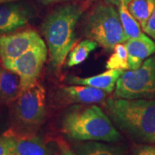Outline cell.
Instances as JSON below:
<instances>
[{"mask_svg":"<svg viewBox=\"0 0 155 155\" xmlns=\"http://www.w3.org/2000/svg\"><path fill=\"white\" fill-rule=\"evenodd\" d=\"M105 108L120 130L141 144L155 143V100L109 98Z\"/></svg>","mask_w":155,"mask_h":155,"instance_id":"6da1fadb","label":"cell"},{"mask_svg":"<svg viewBox=\"0 0 155 155\" xmlns=\"http://www.w3.org/2000/svg\"><path fill=\"white\" fill-rule=\"evenodd\" d=\"M83 15V10L76 4H67L55 8L45 18L41 25L50 63L57 71L61 70L77 36L76 26Z\"/></svg>","mask_w":155,"mask_h":155,"instance_id":"7a4b0ae2","label":"cell"},{"mask_svg":"<svg viewBox=\"0 0 155 155\" xmlns=\"http://www.w3.org/2000/svg\"><path fill=\"white\" fill-rule=\"evenodd\" d=\"M61 129L67 137L78 141L112 143L122 138L110 116L97 105L69 109L62 118Z\"/></svg>","mask_w":155,"mask_h":155,"instance_id":"3957f363","label":"cell"},{"mask_svg":"<svg viewBox=\"0 0 155 155\" xmlns=\"http://www.w3.org/2000/svg\"><path fill=\"white\" fill-rule=\"evenodd\" d=\"M84 32L87 38L97 42L106 51H113L116 45L127 41L119 13L107 2L96 5L89 13Z\"/></svg>","mask_w":155,"mask_h":155,"instance_id":"277c9868","label":"cell"},{"mask_svg":"<svg viewBox=\"0 0 155 155\" xmlns=\"http://www.w3.org/2000/svg\"><path fill=\"white\" fill-rule=\"evenodd\" d=\"M114 96L125 99L155 100V54L136 70H127L119 78Z\"/></svg>","mask_w":155,"mask_h":155,"instance_id":"5b68a950","label":"cell"},{"mask_svg":"<svg viewBox=\"0 0 155 155\" xmlns=\"http://www.w3.org/2000/svg\"><path fill=\"white\" fill-rule=\"evenodd\" d=\"M15 101L14 115L19 125L27 129H35L42 124L47 114L43 85L37 83L22 91Z\"/></svg>","mask_w":155,"mask_h":155,"instance_id":"8992f818","label":"cell"},{"mask_svg":"<svg viewBox=\"0 0 155 155\" xmlns=\"http://www.w3.org/2000/svg\"><path fill=\"white\" fill-rule=\"evenodd\" d=\"M48 47L41 39L17 59L3 63L4 67L19 76L21 91L31 88L38 83L40 74L48 58Z\"/></svg>","mask_w":155,"mask_h":155,"instance_id":"52a82bcc","label":"cell"},{"mask_svg":"<svg viewBox=\"0 0 155 155\" xmlns=\"http://www.w3.org/2000/svg\"><path fill=\"white\" fill-rule=\"evenodd\" d=\"M41 40L33 29L0 35V58L3 63L12 61L30 49Z\"/></svg>","mask_w":155,"mask_h":155,"instance_id":"ba28073f","label":"cell"},{"mask_svg":"<svg viewBox=\"0 0 155 155\" xmlns=\"http://www.w3.org/2000/svg\"><path fill=\"white\" fill-rule=\"evenodd\" d=\"M34 17V9L25 3L15 1L0 5V35L22 28Z\"/></svg>","mask_w":155,"mask_h":155,"instance_id":"9c48e42d","label":"cell"},{"mask_svg":"<svg viewBox=\"0 0 155 155\" xmlns=\"http://www.w3.org/2000/svg\"><path fill=\"white\" fill-rule=\"evenodd\" d=\"M58 91L60 99L64 103L80 104L105 103L109 94L100 89L79 84L63 86Z\"/></svg>","mask_w":155,"mask_h":155,"instance_id":"30bf717a","label":"cell"},{"mask_svg":"<svg viewBox=\"0 0 155 155\" xmlns=\"http://www.w3.org/2000/svg\"><path fill=\"white\" fill-rule=\"evenodd\" d=\"M128 70H136L147 58L155 54V41L143 34L140 38L125 41Z\"/></svg>","mask_w":155,"mask_h":155,"instance_id":"8fae6325","label":"cell"},{"mask_svg":"<svg viewBox=\"0 0 155 155\" xmlns=\"http://www.w3.org/2000/svg\"><path fill=\"white\" fill-rule=\"evenodd\" d=\"M7 133L12 139L13 155H54L41 139L34 134Z\"/></svg>","mask_w":155,"mask_h":155,"instance_id":"7c38bea8","label":"cell"},{"mask_svg":"<svg viewBox=\"0 0 155 155\" xmlns=\"http://www.w3.org/2000/svg\"><path fill=\"white\" fill-rule=\"evenodd\" d=\"M123 72L124 71L122 70L108 69L105 72L91 77L80 78L77 76H69L67 78V81L72 84L87 85L103 90L107 93H111L116 88V83Z\"/></svg>","mask_w":155,"mask_h":155,"instance_id":"4fadbf2b","label":"cell"},{"mask_svg":"<svg viewBox=\"0 0 155 155\" xmlns=\"http://www.w3.org/2000/svg\"><path fill=\"white\" fill-rule=\"evenodd\" d=\"M21 93L20 78L5 67H0V104L14 102Z\"/></svg>","mask_w":155,"mask_h":155,"instance_id":"5bb4252c","label":"cell"},{"mask_svg":"<svg viewBox=\"0 0 155 155\" xmlns=\"http://www.w3.org/2000/svg\"><path fill=\"white\" fill-rule=\"evenodd\" d=\"M72 149L78 155H127L122 146L104 143L103 141H80Z\"/></svg>","mask_w":155,"mask_h":155,"instance_id":"9a60e30c","label":"cell"},{"mask_svg":"<svg viewBox=\"0 0 155 155\" xmlns=\"http://www.w3.org/2000/svg\"><path fill=\"white\" fill-rule=\"evenodd\" d=\"M97 42L91 39H86L80 41L77 46L72 48L67 56V66L72 67L82 64L86 61L89 54L97 48Z\"/></svg>","mask_w":155,"mask_h":155,"instance_id":"2e32d148","label":"cell"},{"mask_svg":"<svg viewBox=\"0 0 155 155\" xmlns=\"http://www.w3.org/2000/svg\"><path fill=\"white\" fill-rule=\"evenodd\" d=\"M154 6L155 0H131L127 5V10L143 29L153 11Z\"/></svg>","mask_w":155,"mask_h":155,"instance_id":"e0dca14e","label":"cell"},{"mask_svg":"<svg viewBox=\"0 0 155 155\" xmlns=\"http://www.w3.org/2000/svg\"><path fill=\"white\" fill-rule=\"evenodd\" d=\"M117 8L122 28L127 37V41L130 39L140 38L144 33L142 32V28L140 23L128 11L127 6L121 4L117 6Z\"/></svg>","mask_w":155,"mask_h":155,"instance_id":"ac0fdd59","label":"cell"},{"mask_svg":"<svg viewBox=\"0 0 155 155\" xmlns=\"http://www.w3.org/2000/svg\"><path fill=\"white\" fill-rule=\"evenodd\" d=\"M114 53L111 54L109 60L106 62V69L113 70H128V62H127V53L125 44L119 43L114 48Z\"/></svg>","mask_w":155,"mask_h":155,"instance_id":"d6986e66","label":"cell"},{"mask_svg":"<svg viewBox=\"0 0 155 155\" xmlns=\"http://www.w3.org/2000/svg\"><path fill=\"white\" fill-rule=\"evenodd\" d=\"M0 155H13L12 139L8 133L0 136Z\"/></svg>","mask_w":155,"mask_h":155,"instance_id":"ffe728a7","label":"cell"},{"mask_svg":"<svg viewBox=\"0 0 155 155\" xmlns=\"http://www.w3.org/2000/svg\"><path fill=\"white\" fill-rule=\"evenodd\" d=\"M133 155H155V147L151 144H140L136 146Z\"/></svg>","mask_w":155,"mask_h":155,"instance_id":"44dd1931","label":"cell"},{"mask_svg":"<svg viewBox=\"0 0 155 155\" xmlns=\"http://www.w3.org/2000/svg\"><path fill=\"white\" fill-rule=\"evenodd\" d=\"M142 30L147 35H149L151 38H153L155 41V6L148 22L147 23L146 27Z\"/></svg>","mask_w":155,"mask_h":155,"instance_id":"7402d4cb","label":"cell"},{"mask_svg":"<svg viewBox=\"0 0 155 155\" xmlns=\"http://www.w3.org/2000/svg\"><path fill=\"white\" fill-rule=\"evenodd\" d=\"M58 146H59L61 155H78L74 152L72 148H70L69 146L63 140H59Z\"/></svg>","mask_w":155,"mask_h":155,"instance_id":"603a6c76","label":"cell"},{"mask_svg":"<svg viewBox=\"0 0 155 155\" xmlns=\"http://www.w3.org/2000/svg\"><path fill=\"white\" fill-rule=\"evenodd\" d=\"M130 1H131V0H106L107 3L111 4V5L116 6H118L119 5H121V4H123V5H125L126 6H127V5L130 3Z\"/></svg>","mask_w":155,"mask_h":155,"instance_id":"cb8c5ba5","label":"cell"},{"mask_svg":"<svg viewBox=\"0 0 155 155\" xmlns=\"http://www.w3.org/2000/svg\"><path fill=\"white\" fill-rule=\"evenodd\" d=\"M46 4H50V3H55V2H60V1H64V0H41Z\"/></svg>","mask_w":155,"mask_h":155,"instance_id":"d4e9b609","label":"cell"},{"mask_svg":"<svg viewBox=\"0 0 155 155\" xmlns=\"http://www.w3.org/2000/svg\"><path fill=\"white\" fill-rule=\"evenodd\" d=\"M15 1H19V0H0V5L5 4V3H10V2H15Z\"/></svg>","mask_w":155,"mask_h":155,"instance_id":"484cf974","label":"cell"}]
</instances>
